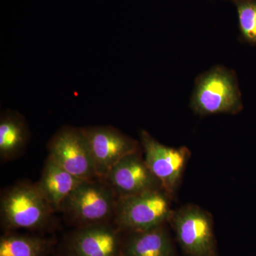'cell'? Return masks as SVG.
<instances>
[{
	"label": "cell",
	"instance_id": "cell-1",
	"mask_svg": "<svg viewBox=\"0 0 256 256\" xmlns=\"http://www.w3.org/2000/svg\"><path fill=\"white\" fill-rule=\"evenodd\" d=\"M190 106L200 116L238 114L244 106L236 74L220 65L204 72L195 82Z\"/></svg>",
	"mask_w": 256,
	"mask_h": 256
},
{
	"label": "cell",
	"instance_id": "cell-2",
	"mask_svg": "<svg viewBox=\"0 0 256 256\" xmlns=\"http://www.w3.org/2000/svg\"><path fill=\"white\" fill-rule=\"evenodd\" d=\"M54 214L35 184L18 183L2 194L1 224L8 232L45 228L50 224Z\"/></svg>",
	"mask_w": 256,
	"mask_h": 256
},
{
	"label": "cell",
	"instance_id": "cell-3",
	"mask_svg": "<svg viewBox=\"0 0 256 256\" xmlns=\"http://www.w3.org/2000/svg\"><path fill=\"white\" fill-rule=\"evenodd\" d=\"M117 201L105 180H84L66 198L60 212L76 227L111 223Z\"/></svg>",
	"mask_w": 256,
	"mask_h": 256
},
{
	"label": "cell",
	"instance_id": "cell-4",
	"mask_svg": "<svg viewBox=\"0 0 256 256\" xmlns=\"http://www.w3.org/2000/svg\"><path fill=\"white\" fill-rule=\"evenodd\" d=\"M169 196L164 190H156L118 198L112 223L128 233L162 225L172 212Z\"/></svg>",
	"mask_w": 256,
	"mask_h": 256
},
{
	"label": "cell",
	"instance_id": "cell-5",
	"mask_svg": "<svg viewBox=\"0 0 256 256\" xmlns=\"http://www.w3.org/2000/svg\"><path fill=\"white\" fill-rule=\"evenodd\" d=\"M48 158L79 180L98 178L82 128L64 126L48 141Z\"/></svg>",
	"mask_w": 256,
	"mask_h": 256
},
{
	"label": "cell",
	"instance_id": "cell-6",
	"mask_svg": "<svg viewBox=\"0 0 256 256\" xmlns=\"http://www.w3.org/2000/svg\"><path fill=\"white\" fill-rule=\"evenodd\" d=\"M169 222L184 252L190 256H216L212 217L193 205L172 212Z\"/></svg>",
	"mask_w": 256,
	"mask_h": 256
},
{
	"label": "cell",
	"instance_id": "cell-7",
	"mask_svg": "<svg viewBox=\"0 0 256 256\" xmlns=\"http://www.w3.org/2000/svg\"><path fill=\"white\" fill-rule=\"evenodd\" d=\"M96 174L104 180L124 156L140 151V143L110 126L82 128Z\"/></svg>",
	"mask_w": 256,
	"mask_h": 256
},
{
	"label": "cell",
	"instance_id": "cell-8",
	"mask_svg": "<svg viewBox=\"0 0 256 256\" xmlns=\"http://www.w3.org/2000/svg\"><path fill=\"white\" fill-rule=\"evenodd\" d=\"M144 161L168 194H174L182 176L190 152L186 148H171L154 139L146 130L140 133Z\"/></svg>",
	"mask_w": 256,
	"mask_h": 256
},
{
	"label": "cell",
	"instance_id": "cell-9",
	"mask_svg": "<svg viewBox=\"0 0 256 256\" xmlns=\"http://www.w3.org/2000/svg\"><path fill=\"white\" fill-rule=\"evenodd\" d=\"M104 180L118 198L163 190L161 184L146 165L140 151L122 158Z\"/></svg>",
	"mask_w": 256,
	"mask_h": 256
},
{
	"label": "cell",
	"instance_id": "cell-10",
	"mask_svg": "<svg viewBox=\"0 0 256 256\" xmlns=\"http://www.w3.org/2000/svg\"><path fill=\"white\" fill-rule=\"evenodd\" d=\"M120 232L112 222L77 227L69 239V252L72 256H120Z\"/></svg>",
	"mask_w": 256,
	"mask_h": 256
},
{
	"label": "cell",
	"instance_id": "cell-11",
	"mask_svg": "<svg viewBox=\"0 0 256 256\" xmlns=\"http://www.w3.org/2000/svg\"><path fill=\"white\" fill-rule=\"evenodd\" d=\"M82 181L47 158L41 178L35 184L56 213L60 212L66 198Z\"/></svg>",
	"mask_w": 256,
	"mask_h": 256
},
{
	"label": "cell",
	"instance_id": "cell-12",
	"mask_svg": "<svg viewBox=\"0 0 256 256\" xmlns=\"http://www.w3.org/2000/svg\"><path fill=\"white\" fill-rule=\"evenodd\" d=\"M30 132L24 117L18 111L6 110L0 116V159L14 160L24 151Z\"/></svg>",
	"mask_w": 256,
	"mask_h": 256
},
{
	"label": "cell",
	"instance_id": "cell-13",
	"mask_svg": "<svg viewBox=\"0 0 256 256\" xmlns=\"http://www.w3.org/2000/svg\"><path fill=\"white\" fill-rule=\"evenodd\" d=\"M129 234L130 236L121 247L124 256H174L172 244L164 224Z\"/></svg>",
	"mask_w": 256,
	"mask_h": 256
},
{
	"label": "cell",
	"instance_id": "cell-14",
	"mask_svg": "<svg viewBox=\"0 0 256 256\" xmlns=\"http://www.w3.org/2000/svg\"><path fill=\"white\" fill-rule=\"evenodd\" d=\"M48 247L40 237L8 234L0 238V256H44Z\"/></svg>",
	"mask_w": 256,
	"mask_h": 256
},
{
	"label": "cell",
	"instance_id": "cell-15",
	"mask_svg": "<svg viewBox=\"0 0 256 256\" xmlns=\"http://www.w3.org/2000/svg\"><path fill=\"white\" fill-rule=\"evenodd\" d=\"M238 13L239 30L244 41L256 45V0H232Z\"/></svg>",
	"mask_w": 256,
	"mask_h": 256
},
{
	"label": "cell",
	"instance_id": "cell-16",
	"mask_svg": "<svg viewBox=\"0 0 256 256\" xmlns=\"http://www.w3.org/2000/svg\"><path fill=\"white\" fill-rule=\"evenodd\" d=\"M120 256H122V254H120Z\"/></svg>",
	"mask_w": 256,
	"mask_h": 256
}]
</instances>
